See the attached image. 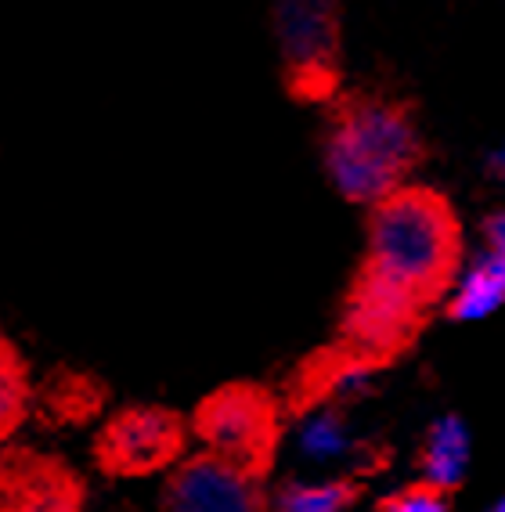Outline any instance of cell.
I'll return each instance as SVG.
<instances>
[{
    "label": "cell",
    "instance_id": "277c9868",
    "mask_svg": "<svg viewBox=\"0 0 505 512\" xmlns=\"http://www.w3.org/2000/svg\"><path fill=\"white\" fill-rule=\"evenodd\" d=\"M181 451V426L174 415L156 408H134L105 426L98 440V458L109 473L138 476L174 462Z\"/></svg>",
    "mask_w": 505,
    "mask_h": 512
},
{
    "label": "cell",
    "instance_id": "2e32d148",
    "mask_svg": "<svg viewBox=\"0 0 505 512\" xmlns=\"http://www.w3.org/2000/svg\"><path fill=\"white\" fill-rule=\"evenodd\" d=\"M365 386H368L365 368H347V372L336 379V390H343V394H347V390H365Z\"/></svg>",
    "mask_w": 505,
    "mask_h": 512
},
{
    "label": "cell",
    "instance_id": "7c38bea8",
    "mask_svg": "<svg viewBox=\"0 0 505 512\" xmlns=\"http://www.w3.org/2000/svg\"><path fill=\"white\" fill-rule=\"evenodd\" d=\"M29 408V375L26 361L8 339L0 336V444L19 430Z\"/></svg>",
    "mask_w": 505,
    "mask_h": 512
},
{
    "label": "cell",
    "instance_id": "6da1fadb",
    "mask_svg": "<svg viewBox=\"0 0 505 512\" xmlns=\"http://www.w3.org/2000/svg\"><path fill=\"white\" fill-rule=\"evenodd\" d=\"M459 256V228L448 202L423 188H397L372 213L368 228V282L404 296L423 311L448 285Z\"/></svg>",
    "mask_w": 505,
    "mask_h": 512
},
{
    "label": "cell",
    "instance_id": "5bb4252c",
    "mask_svg": "<svg viewBox=\"0 0 505 512\" xmlns=\"http://www.w3.org/2000/svg\"><path fill=\"white\" fill-rule=\"evenodd\" d=\"M386 512H451L441 491L433 487H408L404 494H397L394 502L386 505Z\"/></svg>",
    "mask_w": 505,
    "mask_h": 512
},
{
    "label": "cell",
    "instance_id": "ac0fdd59",
    "mask_svg": "<svg viewBox=\"0 0 505 512\" xmlns=\"http://www.w3.org/2000/svg\"><path fill=\"white\" fill-rule=\"evenodd\" d=\"M495 512H505V498H502V502L495 505Z\"/></svg>",
    "mask_w": 505,
    "mask_h": 512
},
{
    "label": "cell",
    "instance_id": "7a4b0ae2",
    "mask_svg": "<svg viewBox=\"0 0 505 512\" xmlns=\"http://www.w3.org/2000/svg\"><path fill=\"white\" fill-rule=\"evenodd\" d=\"M415 156L419 138L412 119L386 101L347 105L332 123L325 148L332 181L354 202H383L386 195H394Z\"/></svg>",
    "mask_w": 505,
    "mask_h": 512
},
{
    "label": "cell",
    "instance_id": "8fae6325",
    "mask_svg": "<svg viewBox=\"0 0 505 512\" xmlns=\"http://www.w3.org/2000/svg\"><path fill=\"white\" fill-rule=\"evenodd\" d=\"M505 303V260L498 253L477 256V264L462 275L459 289L451 296V318L480 321L491 318Z\"/></svg>",
    "mask_w": 505,
    "mask_h": 512
},
{
    "label": "cell",
    "instance_id": "e0dca14e",
    "mask_svg": "<svg viewBox=\"0 0 505 512\" xmlns=\"http://www.w3.org/2000/svg\"><path fill=\"white\" fill-rule=\"evenodd\" d=\"M491 163H495V170H498V174H505V145L498 148V152H495V159H491Z\"/></svg>",
    "mask_w": 505,
    "mask_h": 512
},
{
    "label": "cell",
    "instance_id": "30bf717a",
    "mask_svg": "<svg viewBox=\"0 0 505 512\" xmlns=\"http://www.w3.org/2000/svg\"><path fill=\"white\" fill-rule=\"evenodd\" d=\"M423 469H426V487L433 491H448V487L462 484V476L469 469V430L466 422L455 415H444L430 426L423 448Z\"/></svg>",
    "mask_w": 505,
    "mask_h": 512
},
{
    "label": "cell",
    "instance_id": "3957f363",
    "mask_svg": "<svg viewBox=\"0 0 505 512\" xmlns=\"http://www.w3.org/2000/svg\"><path fill=\"white\" fill-rule=\"evenodd\" d=\"M199 433L210 444L213 458H224L231 466L260 469L275 444V415L271 404L253 390H224L213 401L202 404Z\"/></svg>",
    "mask_w": 505,
    "mask_h": 512
},
{
    "label": "cell",
    "instance_id": "4fadbf2b",
    "mask_svg": "<svg viewBox=\"0 0 505 512\" xmlns=\"http://www.w3.org/2000/svg\"><path fill=\"white\" fill-rule=\"evenodd\" d=\"M350 502V491L332 480H314V484H293L278 498V512H343Z\"/></svg>",
    "mask_w": 505,
    "mask_h": 512
},
{
    "label": "cell",
    "instance_id": "9a60e30c",
    "mask_svg": "<svg viewBox=\"0 0 505 512\" xmlns=\"http://www.w3.org/2000/svg\"><path fill=\"white\" fill-rule=\"evenodd\" d=\"M487 238H491V253H498L505 260V213L491 217V224H487Z\"/></svg>",
    "mask_w": 505,
    "mask_h": 512
},
{
    "label": "cell",
    "instance_id": "ba28073f",
    "mask_svg": "<svg viewBox=\"0 0 505 512\" xmlns=\"http://www.w3.org/2000/svg\"><path fill=\"white\" fill-rule=\"evenodd\" d=\"M419 321V307L361 278L347 311V332L365 350H397Z\"/></svg>",
    "mask_w": 505,
    "mask_h": 512
},
{
    "label": "cell",
    "instance_id": "52a82bcc",
    "mask_svg": "<svg viewBox=\"0 0 505 512\" xmlns=\"http://www.w3.org/2000/svg\"><path fill=\"white\" fill-rule=\"evenodd\" d=\"M278 37L293 73L329 80L336 55V4L332 0H278Z\"/></svg>",
    "mask_w": 505,
    "mask_h": 512
},
{
    "label": "cell",
    "instance_id": "5b68a950",
    "mask_svg": "<svg viewBox=\"0 0 505 512\" xmlns=\"http://www.w3.org/2000/svg\"><path fill=\"white\" fill-rule=\"evenodd\" d=\"M260 498L253 476L224 458L184 462L166 487V512H257Z\"/></svg>",
    "mask_w": 505,
    "mask_h": 512
},
{
    "label": "cell",
    "instance_id": "9c48e42d",
    "mask_svg": "<svg viewBox=\"0 0 505 512\" xmlns=\"http://www.w3.org/2000/svg\"><path fill=\"white\" fill-rule=\"evenodd\" d=\"M293 451L314 469L347 466L354 451H358V437H354L343 412H336V408H314V412H307L296 422Z\"/></svg>",
    "mask_w": 505,
    "mask_h": 512
},
{
    "label": "cell",
    "instance_id": "8992f818",
    "mask_svg": "<svg viewBox=\"0 0 505 512\" xmlns=\"http://www.w3.org/2000/svg\"><path fill=\"white\" fill-rule=\"evenodd\" d=\"M0 512H80V487L47 458L0 455Z\"/></svg>",
    "mask_w": 505,
    "mask_h": 512
}]
</instances>
